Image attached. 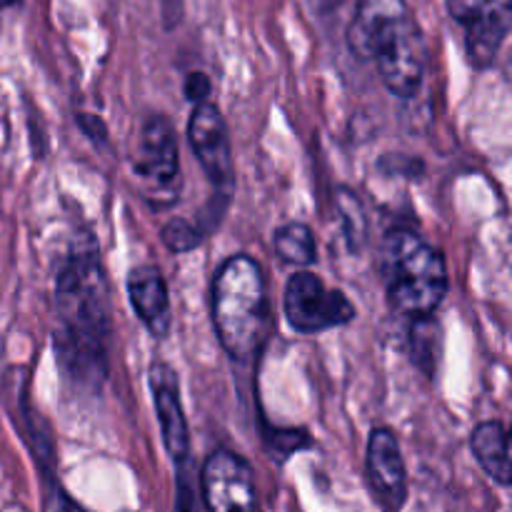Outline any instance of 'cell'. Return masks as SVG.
I'll list each match as a JSON object with an SVG mask.
<instances>
[{"mask_svg":"<svg viewBox=\"0 0 512 512\" xmlns=\"http://www.w3.org/2000/svg\"><path fill=\"white\" fill-rule=\"evenodd\" d=\"M55 358L75 388L100 390L108 378L110 295L93 243L68 250L55 275Z\"/></svg>","mask_w":512,"mask_h":512,"instance_id":"1","label":"cell"},{"mask_svg":"<svg viewBox=\"0 0 512 512\" xmlns=\"http://www.w3.org/2000/svg\"><path fill=\"white\" fill-rule=\"evenodd\" d=\"M348 48L363 63L378 65L390 93L398 98L418 95L428 68V48L408 0H358Z\"/></svg>","mask_w":512,"mask_h":512,"instance_id":"2","label":"cell"},{"mask_svg":"<svg viewBox=\"0 0 512 512\" xmlns=\"http://www.w3.org/2000/svg\"><path fill=\"white\" fill-rule=\"evenodd\" d=\"M213 325L235 363H255L268 340L270 305L263 268L250 255H230L213 278Z\"/></svg>","mask_w":512,"mask_h":512,"instance_id":"3","label":"cell"},{"mask_svg":"<svg viewBox=\"0 0 512 512\" xmlns=\"http://www.w3.org/2000/svg\"><path fill=\"white\" fill-rule=\"evenodd\" d=\"M388 303L410 318L433 315L448 293L443 253L415 230H390L380 258Z\"/></svg>","mask_w":512,"mask_h":512,"instance_id":"4","label":"cell"},{"mask_svg":"<svg viewBox=\"0 0 512 512\" xmlns=\"http://www.w3.org/2000/svg\"><path fill=\"white\" fill-rule=\"evenodd\" d=\"M285 320L303 335L343 328L355 320V305L343 290H333L315 273L298 270L290 275L283 295Z\"/></svg>","mask_w":512,"mask_h":512,"instance_id":"5","label":"cell"},{"mask_svg":"<svg viewBox=\"0 0 512 512\" xmlns=\"http://www.w3.org/2000/svg\"><path fill=\"white\" fill-rule=\"evenodd\" d=\"M188 143L198 158L200 168H203L205 178L213 185L215 200L220 198L228 205L235 190V163L228 123H225L218 105L210 103V100L195 103L193 115L188 120Z\"/></svg>","mask_w":512,"mask_h":512,"instance_id":"6","label":"cell"},{"mask_svg":"<svg viewBox=\"0 0 512 512\" xmlns=\"http://www.w3.org/2000/svg\"><path fill=\"white\" fill-rule=\"evenodd\" d=\"M448 10L463 28L470 65H493L512 28V0H448Z\"/></svg>","mask_w":512,"mask_h":512,"instance_id":"7","label":"cell"},{"mask_svg":"<svg viewBox=\"0 0 512 512\" xmlns=\"http://www.w3.org/2000/svg\"><path fill=\"white\" fill-rule=\"evenodd\" d=\"M200 490H203V503L208 510L258 508L253 468L230 450H215L208 455L200 470Z\"/></svg>","mask_w":512,"mask_h":512,"instance_id":"8","label":"cell"},{"mask_svg":"<svg viewBox=\"0 0 512 512\" xmlns=\"http://www.w3.org/2000/svg\"><path fill=\"white\" fill-rule=\"evenodd\" d=\"M135 175L158 193L175 198L180 185V155L175 128L165 115H150L138 140Z\"/></svg>","mask_w":512,"mask_h":512,"instance_id":"9","label":"cell"},{"mask_svg":"<svg viewBox=\"0 0 512 512\" xmlns=\"http://www.w3.org/2000/svg\"><path fill=\"white\" fill-rule=\"evenodd\" d=\"M365 470L370 490L385 510H400L408 503V468L400 453L398 435L390 428H375L370 433Z\"/></svg>","mask_w":512,"mask_h":512,"instance_id":"10","label":"cell"},{"mask_svg":"<svg viewBox=\"0 0 512 512\" xmlns=\"http://www.w3.org/2000/svg\"><path fill=\"white\" fill-rule=\"evenodd\" d=\"M150 390H153L155 413H158L160 435L175 465H185L190 458V430L185 418L183 400H180V380L173 365L165 360H155L150 365Z\"/></svg>","mask_w":512,"mask_h":512,"instance_id":"11","label":"cell"},{"mask_svg":"<svg viewBox=\"0 0 512 512\" xmlns=\"http://www.w3.org/2000/svg\"><path fill=\"white\" fill-rule=\"evenodd\" d=\"M128 300L135 315L143 320L150 335L158 340L168 338L173 313H170L168 283L155 265H138L128 275Z\"/></svg>","mask_w":512,"mask_h":512,"instance_id":"12","label":"cell"},{"mask_svg":"<svg viewBox=\"0 0 512 512\" xmlns=\"http://www.w3.org/2000/svg\"><path fill=\"white\" fill-rule=\"evenodd\" d=\"M475 460L480 468L500 485H512V428L508 430L498 420L480 423L470 438Z\"/></svg>","mask_w":512,"mask_h":512,"instance_id":"13","label":"cell"},{"mask_svg":"<svg viewBox=\"0 0 512 512\" xmlns=\"http://www.w3.org/2000/svg\"><path fill=\"white\" fill-rule=\"evenodd\" d=\"M275 253L283 263L308 268L318 260V243L305 223H285L275 230Z\"/></svg>","mask_w":512,"mask_h":512,"instance_id":"14","label":"cell"},{"mask_svg":"<svg viewBox=\"0 0 512 512\" xmlns=\"http://www.w3.org/2000/svg\"><path fill=\"white\" fill-rule=\"evenodd\" d=\"M438 333H440V328L435 325L433 315L415 318L413 335H410V343H413V358H415V363H418L428 375H433V368H435Z\"/></svg>","mask_w":512,"mask_h":512,"instance_id":"15","label":"cell"},{"mask_svg":"<svg viewBox=\"0 0 512 512\" xmlns=\"http://www.w3.org/2000/svg\"><path fill=\"white\" fill-rule=\"evenodd\" d=\"M203 235V230L190 223V220L173 218L170 223H165L163 243L170 253H188V250L198 248L203 243Z\"/></svg>","mask_w":512,"mask_h":512,"instance_id":"16","label":"cell"},{"mask_svg":"<svg viewBox=\"0 0 512 512\" xmlns=\"http://www.w3.org/2000/svg\"><path fill=\"white\" fill-rule=\"evenodd\" d=\"M300 438H308L305 430H278V433H273V440L268 443L270 453H280V460L290 458L300 448Z\"/></svg>","mask_w":512,"mask_h":512,"instance_id":"17","label":"cell"},{"mask_svg":"<svg viewBox=\"0 0 512 512\" xmlns=\"http://www.w3.org/2000/svg\"><path fill=\"white\" fill-rule=\"evenodd\" d=\"M210 78L205 73H193L188 80H185V95H188L193 103H200V100H208L210 95Z\"/></svg>","mask_w":512,"mask_h":512,"instance_id":"18","label":"cell"},{"mask_svg":"<svg viewBox=\"0 0 512 512\" xmlns=\"http://www.w3.org/2000/svg\"><path fill=\"white\" fill-rule=\"evenodd\" d=\"M20 0H0V13H3L5 8H13V5H18Z\"/></svg>","mask_w":512,"mask_h":512,"instance_id":"19","label":"cell"}]
</instances>
